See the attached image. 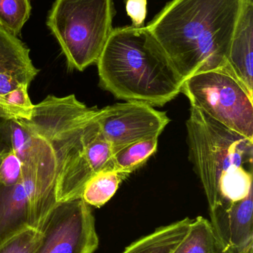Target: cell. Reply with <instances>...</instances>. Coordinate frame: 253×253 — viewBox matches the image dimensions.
<instances>
[{
    "label": "cell",
    "mask_w": 253,
    "mask_h": 253,
    "mask_svg": "<svg viewBox=\"0 0 253 253\" xmlns=\"http://www.w3.org/2000/svg\"><path fill=\"white\" fill-rule=\"evenodd\" d=\"M246 0H172L146 28L184 82L224 68Z\"/></svg>",
    "instance_id": "1"
},
{
    "label": "cell",
    "mask_w": 253,
    "mask_h": 253,
    "mask_svg": "<svg viewBox=\"0 0 253 253\" xmlns=\"http://www.w3.org/2000/svg\"><path fill=\"white\" fill-rule=\"evenodd\" d=\"M97 65L101 87L126 102L162 107L184 83L146 27L114 28Z\"/></svg>",
    "instance_id": "2"
},
{
    "label": "cell",
    "mask_w": 253,
    "mask_h": 253,
    "mask_svg": "<svg viewBox=\"0 0 253 253\" xmlns=\"http://www.w3.org/2000/svg\"><path fill=\"white\" fill-rule=\"evenodd\" d=\"M187 129L190 159L209 210L248 197L253 192V140L193 107Z\"/></svg>",
    "instance_id": "3"
},
{
    "label": "cell",
    "mask_w": 253,
    "mask_h": 253,
    "mask_svg": "<svg viewBox=\"0 0 253 253\" xmlns=\"http://www.w3.org/2000/svg\"><path fill=\"white\" fill-rule=\"evenodd\" d=\"M74 154L65 138L45 140L24 161L18 182L0 184V244L27 227L43 230L58 204L59 178Z\"/></svg>",
    "instance_id": "4"
},
{
    "label": "cell",
    "mask_w": 253,
    "mask_h": 253,
    "mask_svg": "<svg viewBox=\"0 0 253 253\" xmlns=\"http://www.w3.org/2000/svg\"><path fill=\"white\" fill-rule=\"evenodd\" d=\"M113 0H56L47 25L65 55L68 67L84 71L97 64L112 32Z\"/></svg>",
    "instance_id": "5"
},
{
    "label": "cell",
    "mask_w": 253,
    "mask_h": 253,
    "mask_svg": "<svg viewBox=\"0 0 253 253\" xmlns=\"http://www.w3.org/2000/svg\"><path fill=\"white\" fill-rule=\"evenodd\" d=\"M181 93L191 107L253 140V93L225 67L192 76Z\"/></svg>",
    "instance_id": "6"
},
{
    "label": "cell",
    "mask_w": 253,
    "mask_h": 253,
    "mask_svg": "<svg viewBox=\"0 0 253 253\" xmlns=\"http://www.w3.org/2000/svg\"><path fill=\"white\" fill-rule=\"evenodd\" d=\"M38 73L29 48L0 25V155L12 150L10 122L31 117L28 86Z\"/></svg>",
    "instance_id": "7"
},
{
    "label": "cell",
    "mask_w": 253,
    "mask_h": 253,
    "mask_svg": "<svg viewBox=\"0 0 253 253\" xmlns=\"http://www.w3.org/2000/svg\"><path fill=\"white\" fill-rule=\"evenodd\" d=\"M42 233L34 253H95L99 247L92 207L82 198L59 202Z\"/></svg>",
    "instance_id": "8"
},
{
    "label": "cell",
    "mask_w": 253,
    "mask_h": 253,
    "mask_svg": "<svg viewBox=\"0 0 253 253\" xmlns=\"http://www.w3.org/2000/svg\"><path fill=\"white\" fill-rule=\"evenodd\" d=\"M96 120L114 153L132 143L158 138L170 123L166 112L140 102L108 105L99 109Z\"/></svg>",
    "instance_id": "9"
},
{
    "label": "cell",
    "mask_w": 253,
    "mask_h": 253,
    "mask_svg": "<svg viewBox=\"0 0 253 253\" xmlns=\"http://www.w3.org/2000/svg\"><path fill=\"white\" fill-rule=\"evenodd\" d=\"M209 221L224 253H238L253 245V192L242 200L209 210Z\"/></svg>",
    "instance_id": "10"
},
{
    "label": "cell",
    "mask_w": 253,
    "mask_h": 253,
    "mask_svg": "<svg viewBox=\"0 0 253 253\" xmlns=\"http://www.w3.org/2000/svg\"><path fill=\"white\" fill-rule=\"evenodd\" d=\"M253 1L246 0L230 43L225 68L253 93Z\"/></svg>",
    "instance_id": "11"
},
{
    "label": "cell",
    "mask_w": 253,
    "mask_h": 253,
    "mask_svg": "<svg viewBox=\"0 0 253 253\" xmlns=\"http://www.w3.org/2000/svg\"><path fill=\"white\" fill-rule=\"evenodd\" d=\"M192 219L183 218L157 227L126 247L121 253H175L190 230Z\"/></svg>",
    "instance_id": "12"
},
{
    "label": "cell",
    "mask_w": 253,
    "mask_h": 253,
    "mask_svg": "<svg viewBox=\"0 0 253 253\" xmlns=\"http://www.w3.org/2000/svg\"><path fill=\"white\" fill-rule=\"evenodd\" d=\"M129 175L114 169L95 174L85 184L82 199L89 206L101 208L114 196L120 183Z\"/></svg>",
    "instance_id": "13"
},
{
    "label": "cell",
    "mask_w": 253,
    "mask_h": 253,
    "mask_svg": "<svg viewBox=\"0 0 253 253\" xmlns=\"http://www.w3.org/2000/svg\"><path fill=\"white\" fill-rule=\"evenodd\" d=\"M175 253H224L210 221L203 216L192 219L187 237Z\"/></svg>",
    "instance_id": "14"
},
{
    "label": "cell",
    "mask_w": 253,
    "mask_h": 253,
    "mask_svg": "<svg viewBox=\"0 0 253 253\" xmlns=\"http://www.w3.org/2000/svg\"><path fill=\"white\" fill-rule=\"evenodd\" d=\"M157 144L158 138H152L121 147L113 154V169L130 175L155 153Z\"/></svg>",
    "instance_id": "15"
},
{
    "label": "cell",
    "mask_w": 253,
    "mask_h": 253,
    "mask_svg": "<svg viewBox=\"0 0 253 253\" xmlns=\"http://www.w3.org/2000/svg\"><path fill=\"white\" fill-rule=\"evenodd\" d=\"M30 0H0V25L17 37L31 16Z\"/></svg>",
    "instance_id": "16"
},
{
    "label": "cell",
    "mask_w": 253,
    "mask_h": 253,
    "mask_svg": "<svg viewBox=\"0 0 253 253\" xmlns=\"http://www.w3.org/2000/svg\"><path fill=\"white\" fill-rule=\"evenodd\" d=\"M42 236V231L27 227L1 242L0 253H34Z\"/></svg>",
    "instance_id": "17"
},
{
    "label": "cell",
    "mask_w": 253,
    "mask_h": 253,
    "mask_svg": "<svg viewBox=\"0 0 253 253\" xmlns=\"http://www.w3.org/2000/svg\"><path fill=\"white\" fill-rule=\"evenodd\" d=\"M23 165L12 150L4 155L0 165V184L6 187L16 184L22 175Z\"/></svg>",
    "instance_id": "18"
},
{
    "label": "cell",
    "mask_w": 253,
    "mask_h": 253,
    "mask_svg": "<svg viewBox=\"0 0 253 253\" xmlns=\"http://www.w3.org/2000/svg\"><path fill=\"white\" fill-rule=\"evenodd\" d=\"M126 10L132 20V26L144 28L147 16V0H125Z\"/></svg>",
    "instance_id": "19"
},
{
    "label": "cell",
    "mask_w": 253,
    "mask_h": 253,
    "mask_svg": "<svg viewBox=\"0 0 253 253\" xmlns=\"http://www.w3.org/2000/svg\"><path fill=\"white\" fill-rule=\"evenodd\" d=\"M238 253H253V245H251V246H250L249 248H247L246 250L242 251V252Z\"/></svg>",
    "instance_id": "20"
},
{
    "label": "cell",
    "mask_w": 253,
    "mask_h": 253,
    "mask_svg": "<svg viewBox=\"0 0 253 253\" xmlns=\"http://www.w3.org/2000/svg\"><path fill=\"white\" fill-rule=\"evenodd\" d=\"M5 155V154H4ZM3 156H4V155H0V165H1V160H2Z\"/></svg>",
    "instance_id": "21"
}]
</instances>
